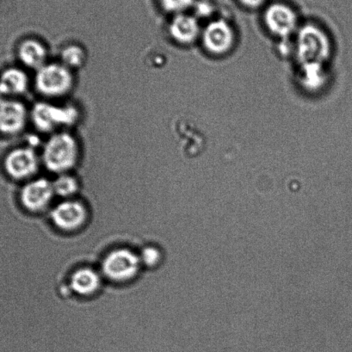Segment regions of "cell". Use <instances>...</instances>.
I'll return each mask as SVG.
<instances>
[{"mask_svg":"<svg viewBox=\"0 0 352 352\" xmlns=\"http://www.w3.org/2000/svg\"><path fill=\"white\" fill-rule=\"evenodd\" d=\"M40 157L42 165L50 173L56 175L69 173L80 162V144L71 133L58 131L44 143Z\"/></svg>","mask_w":352,"mask_h":352,"instance_id":"6da1fadb","label":"cell"},{"mask_svg":"<svg viewBox=\"0 0 352 352\" xmlns=\"http://www.w3.org/2000/svg\"><path fill=\"white\" fill-rule=\"evenodd\" d=\"M205 47L214 54H223L234 46V34L232 27L224 20L210 22L201 32Z\"/></svg>","mask_w":352,"mask_h":352,"instance_id":"8fae6325","label":"cell"},{"mask_svg":"<svg viewBox=\"0 0 352 352\" xmlns=\"http://www.w3.org/2000/svg\"><path fill=\"white\" fill-rule=\"evenodd\" d=\"M87 52L77 44H70L65 47L60 53V63L71 70L80 69L87 63Z\"/></svg>","mask_w":352,"mask_h":352,"instance_id":"e0dca14e","label":"cell"},{"mask_svg":"<svg viewBox=\"0 0 352 352\" xmlns=\"http://www.w3.org/2000/svg\"><path fill=\"white\" fill-rule=\"evenodd\" d=\"M170 37L181 45H190L200 36L201 30L198 20L187 13L174 15L169 25Z\"/></svg>","mask_w":352,"mask_h":352,"instance_id":"9a60e30c","label":"cell"},{"mask_svg":"<svg viewBox=\"0 0 352 352\" xmlns=\"http://www.w3.org/2000/svg\"><path fill=\"white\" fill-rule=\"evenodd\" d=\"M5 98H6V97H5L4 94H3L1 89H0V102H1L2 100H4Z\"/></svg>","mask_w":352,"mask_h":352,"instance_id":"603a6c76","label":"cell"},{"mask_svg":"<svg viewBox=\"0 0 352 352\" xmlns=\"http://www.w3.org/2000/svg\"><path fill=\"white\" fill-rule=\"evenodd\" d=\"M30 121V109L19 98L0 102V138H14L22 134Z\"/></svg>","mask_w":352,"mask_h":352,"instance_id":"9c48e42d","label":"cell"},{"mask_svg":"<svg viewBox=\"0 0 352 352\" xmlns=\"http://www.w3.org/2000/svg\"><path fill=\"white\" fill-rule=\"evenodd\" d=\"M30 87V78L21 67H6L0 71V89L6 98H18Z\"/></svg>","mask_w":352,"mask_h":352,"instance_id":"5bb4252c","label":"cell"},{"mask_svg":"<svg viewBox=\"0 0 352 352\" xmlns=\"http://www.w3.org/2000/svg\"><path fill=\"white\" fill-rule=\"evenodd\" d=\"M238 2L245 8L255 10L264 6L267 0H238Z\"/></svg>","mask_w":352,"mask_h":352,"instance_id":"44dd1931","label":"cell"},{"mask_svg":"<svg viewBox=\"0 0 352 352\" xmlns=\"http://www.w3.org/2000/svg\"><path fill=\"white\" fill-rule=\"evenodd\" d=\"M264 19L270 32L278 36L290 35L297 26V16L285 3L275 2L266 8Z\"/></svg>","mask_w":352,"mask_h":352,"instance_id":"30bf717a","label":"cell"},{"mask_svg":"<svg viewBox=\"0 0 352 352\" xmlns=\"http://www.w3.org/2000/svg\"><path fill=\"white\" fill-rule=\"evenodd\" d=\"M68 285L75 296L90 299L100 292L102 276L92 266L84 265L75 269L68 278Z\"/></svg>","mask_w":352,"mask_h":352,"instance_id":"7c38bea8","label":"cell"},{"mask_svg":"<svg viewBox=\"0 0 352 352\" xmlns=\"http://www.w3.org/2000/svg\"><path fill=\"white\" fill-rule=\"evenodd\" d=\"M142 267L139 254L128 247L112 248L100 262L102 276L116 285H124L135 280Z\"/></svg>","mask_w":352,"mask_h":352,"instance_id":"3957f363","label":"cell"},{"mask_svg":"<svg viewBox=\"0 0 352 352\" xmlns=\"http://www.w3.org/2000/svg\"><path fill=\"white\" fill-rule=\"evenodd\" d=\"M197 0H159L160 8L167 13L177 15L193 8Z\"/></svg>","mask_w":352,"mask_h":352,"instance_id":"d6986e66","label":"cell"},{"mask_svg":"<svg viewBox=\"0 0 352 352\" xmlns=\"http://www.w3.org/2000/svg\"><path fill=\"white\" fill-rule=\"evenodd\" d=\"M330 54V43L326 34L314 25L300 28L297 36V56L303 64H321Z\"/></svg>","mask_w":352,"mask_h":352,"instance_id":"52a82bcc","label":"cell"},{"mask_svg":"<svg viewBox=\"0 0 352 352\" xmlns=\"http://www.w3.org/2000/svg\"><path fill=\"white\" fill-rule=\"evenodd\" d=\"M16 56L23 67L35 71L49 63V53L45 44L33 37L23 39L19 43Z\"/></svg>","mask_w":352,"mask_h":352,"instance_id":"4fadbf2b","label":"cell"},{"mask_svg":"<svg viewBox=\"0 0 352 352\" xmlns=\"http://www.w3.org/2000/svg\"><path fill=\"white\" fill-rule=\"evenodd\" d=\"M53 183L46 177H36L23 184L19 194V204L30 214H42L52 203Z\"/></svg>","mask_w":352,"mask_h":352,"instance_id":"ba28073f","label":"cell"},{"mask_svg":"<svg viewBox=\"0 0 352 352\" xmlns=\"http://www.w3.org/2000/svg\"><path fill=\"white\" fill-rule=\"evenodd\" d=\"M74 71L60 63H47L36 71L34 85L41 96L47 99L66 97L74 87Z\"/></svg>","mask_w":352,"mask_h":352,"instance_id":"277c9868","label":"cell"},{"mask_svg":"<svg viewBox=\"0 0 352 352\" xmlns=\"http://www.w3.org/2000/svg\"><path fill=\"white\" fill-rule=\"evenodd\" d=\"M90 214L84 201L72 198L54 206L50 211V219L58 231L73 234L87 227L90 221Z\"/></svg>","mask_w":352,"mask_h":352,"instance_id":"8992f818","label":"cell"},{"mask_svg":"<svg viewBox=\"0 0 352 352\" xmlns=\"http://www.w3.org/2000/svg\"><path fill=\"white\" fill-rule=\"evenodd\" d=\"M138 254L142 266L150 270L160 267L165 259L162 248L156 244L145 245Z\"/></svg>","mask_w":352,"mask_h":352,"instance_id":"ac0fdd59","label":"cell"},{"mask_svg":"<svg viewBox=\"0 0 352 352\" xmlns=\"http://www.w3.org/2000/svg\"><path fill=\"white\" fill-rule=\"evenodd\" d=\"M42 165L41 157L32 146H16L6 153L2 169L8 179L16 182L34 179Z\"/></svg>","mask_w":352,"mask_h":352,"instance_id":"5b68a950","label":"cell"},{"mask_svg":"<svg viewBox=\"0 0 352 352\" xmlns=\"http://www.w3.org/2000/svg\"><path fill=\"white\" fill-rule=\"evenodd\" d=\"M193 8H196L197 12L201 15L206 16L210 12L211 5L206 1H201L200 3H195Z\"/></svg>","mask_w":352,"mask_h":352,"instance_id":"7402d4cb","label":"cell"},{"mask_svg":"<svg viewBox=\"0 0 352 352\" xmlns=\"http://www.w3.org/2000/svg\"><path fill=\"white\" fill-rule=\"evenodd\" d=\"M80 118V111L73 104L58 105L41 101L30 109V122L37 131L43 134L51 135L73 127Z\"/></svg>","mask_w":352,"mask_h":352,"instance_id":"7a4b0ae2","label":"cell"},{"mask_svg":"<svg viewBox=\"0 0 352 352\" xmlns=\"http://www.w3.org/2000/svg\"><path fill=\"white\" fill-rule=\"evenodd\" d=\"M52 183L54 194L63 200L72 199L80 190V181L70 173L57 175Z\"/></svg>","mask_w":352,"mask_h":352,"instance_id":"2e32d148","label":"cell"},{"mask_svg":"<svg viewBox=\"0 0 352 352\" xmlns=\"http://www.w3.org/2000/svg\"><path fill=\"white\" fill-rule=\"evenodd\" d=\"M321 64L307 63L304 64V82L310 87H318L322 83V71H321Z\"/></svg>","mask_w":352,"mask_h":352,"instance_id":"ffe728a7","label":"cell"}]
</instances>
